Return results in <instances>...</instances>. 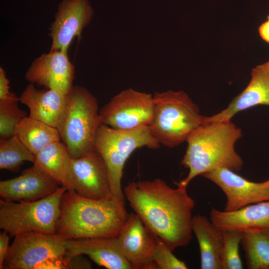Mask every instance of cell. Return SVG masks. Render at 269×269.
I'll return each instance as SVG.
<instances>
[{
  "mask_svg": "<svg viewBox=\"0 0 269 269\" xmlns=\"http://www.w3.org/2000/svg\"><path fill=\"white\" fill-rule=\"evenodd\" d=\"M128 214L125 204L114 198L93 200L67 190L61 200L56 234L65 240L116 237Z\"/></svg>",
  "mask_w": 269,
  "mask_h": 269,
  "instance_id": "2",
  "label": "cell"
},
{
  "mask_svg": "<svg viewBox=\"0 0 269 269\" xmlns=\"http://www.w3.org/2000/svg\"><path fill=\"white\" fill-rule=\"evenodd\" d=\"M260 66L268 75H269V60Z\"/></svg>",
  "mask_w": 269,
  "mask_h": 269,
  "instance_id": "32",
  "label": "cell"
},
{
  "mask_svg": "<svg viewBox=\"0 0 269 269\" xmlns=\"http://www.w3.org/2000/svg\"><path fill=\"white\" fill-rule=\"evenodd\" d=\"M243 233L238 232L223 231L222 251V269H242L243 268L239 254Z\"/></svg>",
  "mask_w": 269,
  "mask_h": 269,
  "instance_id": "26",
  "label": "cell"
},
{
  "mask_svg": "<svg viewBox=\"0 0 269 269\" xmlns=\"http://www.w3.org/2000/svg\"><path fill=\"white\" fill-rule=\"evenodd\" d=\"M153 111L148 126L159 144L175 147L203 123L198 106L183 91L155 93Z\"/></svg>",
  "mask_w": 269,
  "mask_h": 269,
  "instance_id": "4",
  "label": "cell"
},
{
  "mask_svg": "<svg viewBox=\"0 0 269 269\" xmlns=\"http://www.w3.org/2000/svg\"><path fill=\"white\" fill-rule=\"evenodd\" d=\"M117 238L122 252L132 269H157L152 258L157 237L136 213L128 214Z\"/></svg>",
  "mask_w": 269,
  "mask_h": 269,
  "instance_id": "13",
  "label": "cell"
},
{
  "mask_svg": "<svg viewBox=\"0 0 269 269\" xmlns=\"http://www.w3.org/2000/svg\"><path fill=\"white\" fill-rule=\"evenodd\" d=\"M65 241L55 234L29 232L16 235L3 269H66Z\"/></svg>",
  "mask_w": 269,
  "mask_h": 269,
  "instance_id": "8",
  "label": "cell"
},
{
  "mask_svg": "<svg viewBox=\"0 0 269 269\" xmlns=\"http://www.w3.org/2000/svg\"><path fill=\"white\" fill-rule=\"evenodd\" d=\"M64 261L77 255H87L95 263L108 269H132L124 257L117 237H97L67 240Z\"/></svg>",
  "mask_w": 269,
  "mask_h": 269,
  "instance_id": "16",
  "label": "cell"
},
{
  "mask_svg": "<svg viewBox=\"0 0 269 269\" xmlns=\"http://www.w3.org/2000/svg\"><path fill=\"white\" fill-rule=\"evenodd\" d=\"M265 185L269 188V179L264 182Z\"/></svg>",
  "mask_w": 269,
  "mask_h": 269,
  "instance_id": "33",
  "label": "cell"
},
{
  "mask_svg": "<svg viewBox=\"0 0 269 269\" xmlns=\"http://www.w3.org/2000/svg\"><path fill=\"white\" fill-rule=\"evenodd\" d=\"M91 268L92 264L83 255H77L73 257L67 263V269H89Z\"/></svg>",
  "mask_w": 269,
  "mask_h": 269,
  "instance_id": "29",
  "label": "cell"
},
{
  "mask_svg": "<svg viewBox=\"0 0 269 269\" xmlns=\"http://www.w3.org/2000/svg\"><path fill=\"white\" fill-rule=\"evenodd\" d=\"M242 136L240 129L231 122L203 123L188 136L187 147L181 164L189 169L187 176L177 183L187 186L198 175L220 168L235 172L241 170L243 161L235 145Z\"/></svg>",
  "mask_w": 269,
  "mask_h": 269,
  "instance_id": "3",
  "label": "cell"
},
{
  "mask_svg": "<svg viewBox=\"0 0 269 269\" xmlns=\"http://www.w3.org/2000/svg\"><path fill=\"white\" fill-rule=\"evenodd\" d=\"M67 189L61 186L51 195L30 202L0 200V228L10 237L25 232L55 234L60 202Z\"/></svg>",
  "mask_w": 269,
  "mask_h": 269,
  "instance_id": "7",
  "label": "cell"
},
{
  "mask_svg": "<svg viewBox=\"0 0 269 269\" xmlns=\"http://www.w3.org/2000/svg\"><path fill=\"white\" fill-rule=\"evenodd\" d=\"M201 176L221 188L226 197L224 211L231 212L246 206L269 200V188L264 182L250 181L226 168H220Z\"/></svg>",
  "mask_w": 269,
  "mask_h": 269,
  "instance_id": "14",
  "label": "cell"
},
{
  "mask_svg": "<svg viewBox=\"0 0 269 269\" xmlns=\"http://www.w3.org/2000/svg\"><path fill=\"white\" fill-rule=\"evenodd\" d=\"M192 230L199 246L201 269H222L223 231L205 216L199 214L193 217Z\"/></svg>",
  "mask_w": 269,
  "mask_h": 269,
  "instance_id": "20",
  "label": "cell"
},
{
  "mask_svg": "<svg viewBox=\"0 0 269 269\" xmlns=\"http://www.w3.org/2000/svg\"><path fill=\"white\" fill-rule=\"evenodd\" d=\"M169 247L157 237L153 252V261L157 269H186L185 263L177 258Z\"/></svg>",
  "mask_w": 269,
  "mask_h": 269,
  "instance_id": "27",
  "label": "cell"
},
{
  "mask_svg": "<svg viewBox=\"0 0 269 269\" xmlns=\"http://www.w3.org/2000/svg\"><path fill=\"white\" fill-rule=\"evenodd\" d=\"M35 155L32 153L15 134L0 139V168L17 172L24 161L33 164Z\"/></svg>",
  "mask_w": 269,
  "mask_h": 269,
  "instance_id": "24",
  "label": "cell"
},
{
  "mask_svg": "<svg viewBox=\"0 0 269 269\" xmlns=\"http://www.w3.org/2000/svg\"><path fill=\"white\" fill-rule=\"evenodd\" d=\"M259 105L269 106V76L260 65L254 68L246 88L219 113L204 116L203 123L231 121L238 113Z\"/></svg>",
  "mask_w": 269,
  "mask_h": 269,
  "instance_id": "19",
  "label": "cell"
},
{
  "mask_svg": "<svg viewBox=\"0 0 269 269\" xmlns=\"http://www.w3.org/2000/svg\"><path fill=\"white\" fill-rule=\"evenodd\" d=\"M14 134L35 155L50 143L61 140L56 128L28 116L17 125Z\"/></svg>",
  "mask_w": 269,
  "mask_h": 269,
  "instance_id": "22",
  "label": "cell"
},
{
  "mask_svg": "<svg viewBox=\"0 0 269 269\" xmlns=\"http://www.w3.org/2000/svg\"><path fill=\"white\" fill-rule=\"evenodd\" d=\"M175 188L164 180L129 183L124 187L125 197L146 227L173 251L184 247L192 239L194 200L187 186L176 183Z\"/></svg>",
  "mask_w": 269,
  "mask_h": 269,
  "instance_id": "1",
  "label": "cell"
},
{
  "mask_svg": "<svg viewBox=\"0 0 269 269\" xmlns=\"http://www.w3.org/2000/svg\"><path fill=\"white\" fill-rule=\"evenodd\" d=\"M75 66L70 61L67 52L53 50L34 59L27 70L25 78L30 83L66 95L73 86Z\"/></svg>",
  "mask_w": 269,
  "mask_h": 269,
  "instance_id": "12",
  "label": "cell"
},
{
  "mask_svg": "<svg viewBox=\"0 0 269 269\" xmlns=\"http://www.w3.org/2000/svg\"><path fill=\"white\" fill-rule=\"evenodd\" d=\"M269 76V75H268Z\"/></svg>",
  "mask_w": 269,
  "mask_h": 269,
  "instance_id": "34",
  "label": "cell"
},
{
  "mask_svg": "<svg viewBox=\"0 0 269 269\" xmlns=\"http://www.w3.org/2000/svg\"><path fill=\"white\" fill-rule=\"evenodd\" d=\"M70 180V190L82 197L98 200L113 198L107 166L95 149L71 158Z\"/></svg>",
  "mask_w": 269,
  "mask_h": 269,
  "instance_id": "10",
  "label": "cell"
},
{
  "mask_svg": "<svg viewBox=\"0 0 269 269\" xmlns=\"http://www.w3.org/2000/svg\"><path fill=\"white\" fill-rule=\"evenodd\" d=\"M93 14L88 0H62L50 27V51L67 52L75 37L79 40L82 38L83 30L90 22Z\"/></svg>",
  "mask_w": 269,
  "mask_h": 269,
  "instance_id": "11",
  "label": "cell"
},
{
  "mask_svg": "<svg viewBox=\"0 0 269 269\" xmlns=\"http://www.w3.org/2000/svg\"><path fill=\"white\" fill-rule=\"evenodd\" d=\"M102 125L96 98L86 88L73 85L66 95L64 112L57 128L72 158L94 149L95 137Z\"/></svg>",
  "mask_w": 269,
  "mask_h": 269,
  "instance_id": "5",
  "label": "cell"
},
{
  "mask_svg": "<svg viewBox=\"0 0 269 269\" xmlns=\"http://www.w3.org/2000/svg\"><path fill=\"white\" fill-rule=\"evenodd\" d=\"M9 235L4 231L0 233V269H3L4 263L8 253Z\"/></svg>",
  "mask_w": 269,
  "mask_h": 269,
  "instance_id": "30",
  "label": "cell"
},
{
  "mask_svg": "<svg viewBox=\"0 0 269 269\" xmlns=\"http://www.w3.org/2000/svg\"><path fill=\"white\" fill-rule=\"evenodd\" d=\"M151 94L132 89L117 94L99 111L102 124L113 129L129 130L149 126L153 115Z\"/></svg>",
  "mask_w": 269,
  "mask_h": 269,
  "instance_id": "9",
  "label": "cell"
},
{
  "mask_svg": "<svg viewBox=\"0 0 269 269\" xmlns=\"http://www.w3.org/2000/svg\"><path fill=\"white\" fill-rule=\"evenodd\" d=\"M159 145L148 126L129 130H117L103 124L100 126L95 137L94 149L107 166L113 198L125 204L121 185L123 169L133 152L144 146L157 148Z\"/></svg>",
  "mask_w": 269,
  "mask_h": 269,
  "instance_id": "6",
  "label": "cell"
},
{
  "mask_svg": "<svg viewBox=\"0 0 269 269\" xmlns=\"http://www.w3.org/2000/svg\"><path fill=\"white\" fill-rule=\"evenodd\" d=\"M36 165L24 169L16 177L0 182L1 199L8 201L30 202L47 197L60 187Z\"/></svg>",
  "mask_w": 269,
  "mask_h": 269,
  "instance_id": "15",
  "label": "cell"
},
{
  "mask_svg": "<svg viewBox=\"0 0 269 269\" xmlns=\"http://www.w3.org/2000/svg\"><path fill=\"white\" fill-rule=\"evenodd\" d=\"M71 157L67 148L61 141L53 142L35 155L33 164L67 190L71 189L70 162Z\"/></svg>",
  "mask_w": 269,
  "mask_h": 269,
  "instance_id": "21",
  "label": "cell"
},
{
  "mask_svg": "<svg viewBox=\"0 0 269 269\" xmlns=\"http://www.w3.org/2000/svg\"><path fill=\"white\" fill-rule=\"evenodd\" d=\"M210 220L222 231L245 233L269 231V200L231 212L211 208Z\"/></svg>",
  "mask_w": 269,
  "mask_h": 269,
  "instance_id": "17",
  "label": "cell"
},
{
  "mask_svg": "<svg viewBox=\"0 0 269 269\" xmlns=\"http://www.w3.org/2000/svg\"><path fill=\"white\" fill-rule=\"evenodd\" d=\"M259 32L262 38L266 42L269 43V15L268 16L267 20L260 26Z\"/></svg>",
  "mask_w": 269,
  "mask_h": 269,
  "instance_id": "31",
  "label": "cell"
},
{
  "mask_svg": "<svg viewBox=\"0 0 269 269\" xmlns=\"http://www.w3.org/2000/svg\"><path fill=\"white\" fill-rule=\"evenodd\" d=\"M19 99L29 109V117L58 128L65 110L66 95L51 89H38L29 83Z\"/></svg>",
  "mask_w": 269,
  "mask_h": 269,
  "instance_id": "18",
  "label": "cell"
},
{
  "mask_svg": "<svg viewBox=\"0 0 269 269\" xmlns=\"http://www.w3.org/2000/svg\"><path fill=\"white\" fill-rule=\"evenodd\" d=\"M18 102L0 101V139L13 135L17 125L26 116V113L18 107Z\"/></svg>",
  "mask_w": 269,
  "mask_h": 269,
  "instance_id": "25",
  "label": "cell"
},
{
  "mask_svg": "<svg viewBox=\"0 0 269 269\" xmlns=\"http://www.w3.org/2000/svg\"><path fill=\"white\" fill-rule=\"evenodd\" d=\"M9 81L4 69L0 67V101L19 100L16 95L9 91Z\"/></svg>",
  "mask_w": 269,
  "mask_h": 269,
  "instance_id": "28",
  "label": "cell"
},
{
  "mask_svg": "<svg viewBox=\"0 0 269 269\" xmlns=\"http://www.w3.org/2000/svg\"><path fill=\"white\" fill-rule=\"evenodd\" d=\"M241 245L249 269H269V231L243 233Z\"/></svg>",
  "mask_w": 269,
  "mask_h": 269,
  "instance_id": "23",
  "label": "cell"
}]
</instances>
